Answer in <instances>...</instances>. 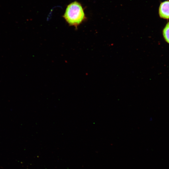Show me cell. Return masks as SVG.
Here are the masks:
<instances>
[{
	"label": "cell",
	"instance_id": "3957f363",
	"mask_svg": "<svg viewBox=\"0 0 169 169\" xmlns=\"http://www.w3.org/2000/svg\"><path fill=\"white\" fill-rule=\"evenodd\" d=\"M163 34L166 41L169 44V22L167 23L164 28Z\"/></svg>",
	"mask_w": 169,
	"mask_h": 169
},
{
	"label": "cell",
	"instance_id": "6da1fadb",
	"mask_svg": "<svg viewBox=\"0 0 169 169\" xmlns=\"http://www.w3.org/2000/svg\"><path fill=\"white\" fill-rule=\"evenodd\" d=\"M63 17L69 25L76 28L86 19L81 4L76 1L67 6Z\"/></svg>",
	"mask_w": 169,
	"mask_h": 169
},
{
	"label": "cell",
	"instance_id": "7a4b0ae2",
	"mask_svg": "<svg viewBox=\"0 0 169 169\" xmlns=\"http://www.w3.org/2000/svg\"><path fill=\"white\" fill-rule=\"evenodd\" d=\"M159 14L160 17L165 19H169V1L162 3L159 7Z\"/></svg>",
	"mask_w": 169,
	"mask_h": 169
}]
</instances>
